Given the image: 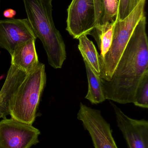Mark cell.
<instances>
[{
	"label": "cell",
	"instance_id": "cell-10",
	"mask_svg": "<svg viewBox=\"0 0 148 148\" xmlns=\"http://www.w3.org/2000/svg\"><path fill=\"white\" fill-rule=\"evenodd\" d=\"M27 74L26 72L11 64L6 80L0 90V113L3 115V118L9 115V105L10 100Z\"/></svg>",
	"mask_w": 148,
	"mask_h": 148
},
{
	"label": "cell",
	"instance_id": "cell-13",
	"mask_svg": "<svg viewBox=\"0 0 148 148\" xmlns=\"http://www.w3.org/2000/svg\"><path fill=\"white\" fill-rule=\"evenodd\" d=\"M78 40L79 41L78 49L83 60H86L96 73L100 76V54L94 44L86 35L82 36Z\"/></svg>",
	"mask_w": 148,
	"mask_h": 148
},
{
	"label": "cell",
	"instance_id": "cell-9",
	"mask_svg": "<svg viewBox=\"0 0 148 148\" xmlns=\"http://www.w3.org/2000/svg\"><path fill=\"white\" fill-rule=\"evenodd\" d=\"M36 38L27 18L0 20V47L10 56L17 45Z\"/></svg>",
	"mask_w": 148,
	"mask_h": 148
},
{
	"label": "cell",
	"instance_id": "cell-4",
	"mask_svg": "<svg viewBox=\"0 0 148 148\" xmlns=\"http://www.w3.org/2000/svg\"><path fill=\"white\" fill-rule=\"evenodd\" d=\"M146 0H141L125 19H116L113 27L112 45L104 57L100 58V76L103 80L111 78L136 25L145 16Z\"/></svg>",
	"mask_w": 148,
	"mask_h": 148
},
{
	"label": "cell",
	"instance_id": "cell-14",
	"mask_svg": "<svg viewBox=\"0 0 148 148\" xmlns=\"http://www.w3.org/2000/svg\"><path fill=\"white\" fill-rule=\"evenodd\" d=\"M114 23H107L103 25L100 29L96 41L101 51L100 58L104 57L112 45Z\"/></svg>",
	"mask_w": 148,
	"mask_h": 148
},
{
	"label": "cell",
	"instance_id": "cell-16",
	"mask_svg": "<svg viewBox=\"0 0 148 148\" xmlns=\"http://www.w3.org/2000/svg\"><path fill=\"white\" fill-rule=\"evenodd\" d=\"M103 14L102 21V25L107 23H114L117 17L119 3L116 0H103Z\"/></svg>",
	"mask_w": 148,
	"mask_h": 148
},
{
	"label": "cell",
	"instance_id": "cell-1",
	"mask_svg": "<svg viewBox=\"0 0 148 148\" xmlns=\"http://www.w3.org/2000/svg\"><path fill=\"white\" fill-rule=\"evenodd\" d=\"M146 24L145 16L134 29L110 79H101L106 99L121 104L134 102L138 84L148 71Z\"/></svg>",
	"mask_w": 148,
	"mask_h": 148
},
{
	"label": "cell",
	"instance_id": "cell-2",
	"mask_svg": "<svg viewBox=\"0 0 148 148\" xmlns=\"http://www.w3.org/2000/svg\"><path fill=\"white\" fill-rule=\"evenodd\" d=\"M28 21L42 43L49 64L61 69L67 57L66 47L53 20L52 0H23Z\"/></svg>",
	"mask_w": 148,
	"mask_h": 148
},
{
	"label": "cell",
	"instance_id": "cell-7",
	"mask_svg": "<svg viewBox=\"0 0 148 148\" xmlns=\"http://www.w3.org/2000/svg\"><path fill=\"white\" fill-rule=\"evenodd\" d=\"M67 11L66 30L74 39L92 35L96 28L94 0H72Z\"/></svg>",
	"mask_w": 148,
	"mask_h": 148
},
{
	"label": "cell",
	"instance_id": "cell-20",
	"mask_svg": "<svg viewBox=\"0 0 148 148\" xmlns=\"http://www.w3.org/2000/svg\"><path fill=\"white\" fill-rule=\"evenodd\" d=\"M1 118H3V115L2 114H1V113H0V119H1Z\"/></svg>",
	"mask_w": 148,
	"mask_h": 148
},
{
	"label": "cell",
	"instance_id": "cell-3",
	"mask_svg": "<svg viewBox=\"0 0 148 148\" xmlns=\"http://www.w3.org/2000/svg\"><path fill=\"white\" fill-rule=\"evenodd\" d=\"M46 80L45 65L39 62L35 69L27 73L12 97L9 105L11 118L33 124Z\"/></svg>",
	"mask_w": 148,
	"mask_h": 148
},
{
	"label": "cell",
	"instance_id": "cell-8",
	"mask_svg": "<svg viewBox=\"0 0 148 148\" xmlns=\"http://www.w3.org/2000/svg\"><path fill=\"white\" fill-rule=\"evenodd\" d=\"M115 114L117 127L126 141L128 148H148V121L127 116L110 102Z\"/></svg>",
	"mask_w": 148,
	"mask_h": 148
},
{
	"label": "cell",
	"instance_id": "cell-19",
	"mask_svg": "<svg viewBox=\"0 0 148 148\" xmlns=\"http://www.w3.org/2000/svg\"><path fill=\"white\" fill-rule=\"evenodd\" d=\"M16 14V11L12 9H8L3 11V16L8 19H12Z\"/></svg>",
	"mask_w": 148,
	"mask_h": 148
},
{
	"label": "cell",
	"instance_id": "cell-18",
	"mask_svg": "<svg viewBox=\"0 0 148 148\" xmlns=\"http://www.w3.org/2000/svg\"><path fill=\"white\" fill-rule=\"evenodd\" d=\"M95 9L96 28L93 32L94 36L97 35L100 32L102 23L103 16V0H94Z\"/></svg>",
	"mask_w": 148,
	"mask_h": 148
},
{
	"label": "cell",
	"instance_id": "cell-15",
	"mask_svg": "<svg viewBox=\"0 0 148 148\" xmlns=\"http://www.w3.org/2000/svg\"><path fill=\"white\" fill-rule=\"evenodd\" d=\"M133 103L137 107L148 108V71L143 75L138 84Z\"/></svg>",
	"mask_w": 148,
	"mask_h": 148
},
{
	"label": "cell",
	"instance_id": "cell-5",
	"mask_svg": "<svg viewBox=\"0 0 148 148\" xmlns=\"http://www.w3.org/2000/svg\"><path fill=\"white\" fill-rule=\"evenodd\" d=\"M77 118L87 131L94 148H118L113 136L110 124L101 111L80 103Z\"/></svg>",
	"mask_w": 148,
	"mask_h": 148
},
{
	"label": "cell",
	"instance_id": "cell-11",
	"mask_svg": "<svg viewBox=\"0 0 148 148\" xmlns=\"http://www.w3.org/2000/svg\"><path fill=\"white\" fill-rule=\"evenodd\" d=\"M35 42L30 40L17 45L11 55V65L27 73L35 69L40 62Z\"/></svg>",
	"mask_w": 148,
	"mask_h": 148
},
{
	"label": "cell",
	"instance_id": "cell-21",
	"mask_svg": "<svg viewBox=\"0 0 148 148\" xmlns=\"http://www.w3.org/2000/svg\"><path fill=\"white\" fill-rule=\"evenodd\" d=\"M116 1H117L118 3H119V1H120V0H116Z\"/></svg>",
	"mask_w": 148,
	"mask_h": 148
},
{
	"label": "cell",
	"instance_id": "cell-17",
	"mask_svg": "<svg viewBox=\"0 0 148 148\" xmlns=\"http://www.w3.org/2000/svg\"><path fill=\"white\" fill-rule=\"evenodd\" d=\"M141 0H120L116 19L123 20L127 17Z\"/></svg>",
	"mask_w": 148,
	"mask_h": 148
},
{
	"label": "cell",
	"instance_id": "cell-6",
	"mask_svg": "<svg viewBox=\"0 0 148 148\" xmlns=\"http://www.w3.org/2000/svg\"><path fill=\"white\" fill-rule=\"evenodd\" d=\"M40 130L11 118L0 121V148H30L39 142Z\"/></svg>",
	"mask_w": 148,
	"mask_h": 148
},
{
	"label": "cell",
	"instance_id": "cell-12",
	"mask_svg": "<svg viewBox=\"0 0 148 148\" xmlns=\"http://www.w3.org/2000/svg\"><path fill=\"white\" fill-rule=\"evenodd\" d=\"M88 83V90L85 98L92 104H99L106 100L103 88L101 78L86 60H83Z\"/></svg>",
	"mask_w": 148,
	"mask_h": 148
}]
</instances>
